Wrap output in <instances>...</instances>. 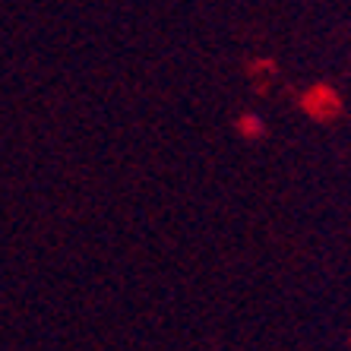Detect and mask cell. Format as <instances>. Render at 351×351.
Listing matches in <instances>:
<instances>
[{
	"label": "cell",
	"mask_w": 351,
	"mask_h": 351,
	"mask_svg": "<svg viewBox=\"0 0 351 351\" xmlns=\"http://www.w3.org/2000/svg\"><path fill=\"white\" fill-rule=\"evenodd\" d=\"M241 133H247V136H263V117L244 114L241 117Z\"/></svg>",
	"instance_id": "obj_1"
}]
</instances>
